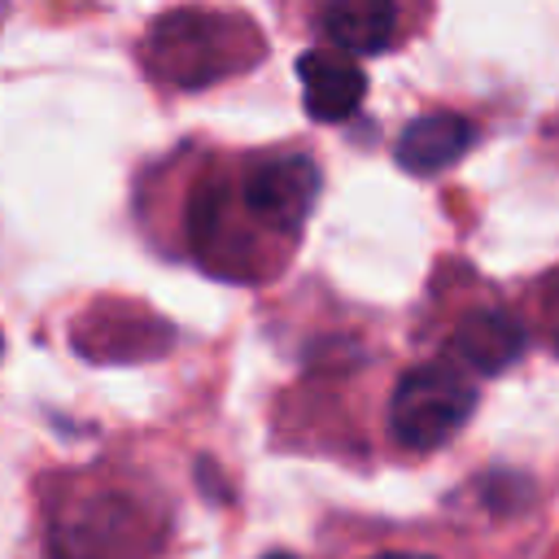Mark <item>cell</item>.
<instances>
[{
    "label": "cell",
    "instance_id": "3",
    "mask_svg": "<svg viewBox=\"0 0 559 559\" xmlns=\"http://www.w3.org/2000/svg\"><path fill=\"white\" fill-rule=\"evenodd\" d=\"M231 192L245 214V227L293 240L306 214L314 210L319 166L306 153H253L231 170Z\"/></svg>",
    "mask_w": 559,
    "mask_h": 559
},
{
    "label": "cell",
    "instance_id": "11",
    "mask_svg": "<svg viewBox=\"0 0 559 559\" xmlns=\"http://www.w3.org/2000/svg\"><path fill=\"white\" fill-rule=\"evenodd\" d=\"M555 349H559V332H555Z\"/></svg>",
    "mask_w": 559,
    "mask_h": 559
},
{
    "label": "cell",
    "instance_id": "10",
    "mask_svg": "<svg viewBox=\"0 0 559 559\" xmlns=\"http://www.w3.org/2000/svg\"><path fill=\"white\" fill-rule=\"evenodd\" d=\"M266 559H293V555H266Z\"/></svg>",
    "mask_w": 559,
    "mask_h": 559
},
{
    "label": "cell",
    "instance_id": "1",
    "mask_svg": "<svg viewBox=\"0 0 559 559\" xmlns=\"http://www.w3.org/2000/svg\"><path fill=\"white\" fill-rule=\"evenodd\" d=\"M262 52H266V39L245 13L201 9V4L162 13L140 39V61L148 79L179 92L223 83L249 70L253 61H262Z\"/></svg>",
    "mask_w": 559,
    "mask_h": 559
},
{
    "label": "cell",
    "instance_id": "9",
    "mask_svg": "<svg viewBox=\"0 0 559 559\" xmlns=\"http://www.w3.org/2000/svg\"><path fill=\"white\" fill-rule=\"evenodd\" d=\"M376 559H432V555H402V550H389V555H376Z\"/></svg>",
    "mask_w": 559,
    "mask_h": 559
},
{
    "label": "cell",
    "instance_id": "8",
    "mask_svg": "<svg viewBox=\"0 0 559 559\" xmlns=\"http://www.w3.org/2000/svg\"><path fill=\"white\" fill-rule=\"evenodd\" d=\"M450 345H454L459 362H467L472 371L498 376V371H507L524 354V328L511 314H502V310H472L454 328Z\"/></svg>",
    "mask_w": 559,
    "mask_h": 559
},
{
    "label": "cell",
    "instance_id": "4",
    "mask_svg": "<svg viewBox=\"0 0 559 559\" xmlns=\"http://www.w3.org/2000/svg\"><path fill=\"white\" fill-rule=\"evenodd\" d=\"M476 411V389L450 362L411 367L389 397V428L406 450H437Z\"/></svg>",
    "mask_w": 559,
    "mask_h": 559
},
{
    "label": "cell",
    "instance_id": "6",
    "mask_svg": "<svg viewBox=\"0 0 559 559\" xmlns=\"http://www.w3.org/2000/svg\"><path fill=\"white\" fill-rule=\"evenodd\" d=\"M297 79H301V105L314 122H345L358 114L367 96V74L349 52L336 48H310L297 57Z\"/></svg>",
    "mask_w": 559,
    "mask_h": 559
},
{
    "label": "cell",
    "instance_id": "7",
    "mask_svg": "<svg viewBox=\"0 0 559 559\" xmlns=\"http://www.w3.org/2000/svg\"><path fill=\"white\" fill-rule=\"evenodd\" d=\"M476 140V127L459 114H424L415 122H406V131L397 135V166L411 175H437L445 166H454Z\"/></svg>",
    "mask_w": 559,
    "mask_h": 559
},
{
    "label": "cell",
    "instance_id": "2",
    "mask_svg": "<svg viewBox=\"0 0 559 559\" xmlns=\"http://www.w3.org/2000/svg\"><path fill=\"white\" fill-rule=\"evenodd\" d=\"M44 546L48 559H140L157 546V515L131 485L70 476L48 498Z\"/></svg>",
    "mask_w": 559,
    "mask_h": 559
},
{
    "label": "cell",
    "instance_id": "5",
    "mask_svg": "<svg viewBox=\"0 0 559 559\" xmlns=\"http://www.w3.org/2000/svg\"><path fill=\"white\" fill-rule=\"evenodd\" d=\"M428 0H306V22L319 39L349 57L393 52L424 26Z\"/></svg>",
    "mask_w": 559,
    "mask_h": 559
}]
</instances>
